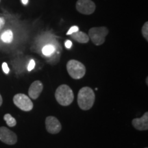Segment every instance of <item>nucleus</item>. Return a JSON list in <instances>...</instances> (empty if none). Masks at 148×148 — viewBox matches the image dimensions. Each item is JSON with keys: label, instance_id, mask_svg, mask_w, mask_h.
Listing matches in <instances>:
<instances>
[{"label": "nucleus", "instance_id": "nucleus-1", "mask_svg": "<svg viewBox=\"0 0 148 148\" xmlns=\"http://www.w3.org/2000/svg\"><path fill=\"white\" fill-rule=\"evenodd\" d=\"M95 95L92 88L85 86L79 90L77 103L82 110H87L92 107L95 102Z\"/></svg>", "mask_w": 148, "mask_h": 148}, {"label": "nucleus", "instance_id": "nucleus-2", "mask_svg": "<svg viewBox=\"0 0 148 148\" xmlns=\"http://www.w3.org/2000/svg\"><path fill=\"white\" fill-rule=\"evenodd\" d=\"M55 97L59 104L63 106H69L73 101V92L68 85L62 84L56 90Z\"/></svg>", "mask_w": 148, "mask_h": 148}, {"label": "nucleus", "instance_id": "nucleus-3", "mask_svg": "<svg viewBox=\"0 0 148 148\" xmlns=\"http://www.w3.org/2000/svg\"><path fill=\"white\" fill-rule=\"evenodd\" d=\"M66 69L70 76L75 79L82 78L86 73L85 66L76 60H70L66 64Z\"/></svg>", "mask_w": 148, "mask_h": 148}, {"label": "nucleus", "instance_id": "nucleus-4", "mask_svg": "<svg viewBox=\"0 0 148 148\" xmlns=\"http://www.w3.org/2000/svg\"><path fill=\"white\" fill-rule=\"evenodd\" d=\"M108 29L106 27H94L88 31V37L95 45H101L105 42Z\"/></svg>", "mask_w": 148, "mask_h": 148}, {"label": "nucleus", "instance_id": "nucleus-5", "mask_svg": "<svg viewBox=\"0 0 148 148\" xmlns=\"http://www.w3.org/2000/svg\"><path fill=\"white\" fill-rule=\"evenodd\" d=\"M13 102L16 106L23 111H30L33 108V103L28 96L18 93L14 96Z\"/></svg>", "mask_w": 148, "mask_h": 148}, {"label": "nucleus", "instance_id": "nucleus-6", "mask_svg": "<svg viewBox=\"0 0 148 148\" xmlns=\"http://www.w3.org/2000/svg\"><path fill=\"white\" fill-rule=\"evenodd\" d=\"M75 7L79 13L86 15L93 13L96 8L95 3L91 0H77Z\"/></svg>", "mask_w": 148, "mask_h": 148}, {"label": "nucleus", "instance_id": "nucleus-7", "mask_svg": "<svg viewBox=\"0 0 148 148\" xmlns=\"http://www.w3.org/2000/svg\"><path fill=\"white\" fill-rule=\"evenodd\" d=\"M0 140L7 145H14L17 142L15 133L6 127H0Z\"/></svg>", "mask_w": 148, "mask_h": 148}, {"label": "nucleus", "instance_id": "nucleus-8", "mask_svg": "<svg viewBox=\"0 0 148 148\" xmlns=\"http://www.w3.org/2000/svg\"><path fill=\"white\" fill-rule=\"evenodd\" d=\"M46 130L49 133L52 134H58L62 129V125L57 118L53 116H49L45 119Z\"/></svg>", "mask_w": 148, "mask_h": 148}, {"label": "nucleus", "instance_id": "nucleus-9", "mask_svg": "<svg viewBox=\"0 0 148 148\" xmlns=\"http://www.w3.org/2000/svg\"><path fill=\"white\" fill-rule=\"evenodd\" d=\"M43 89V85L39 80L34 81L32 83L28 90V95L31 99H36L39 97Z\"/></svg>", "mask_w": 148, "mask_h": 148}, {"label": "nucleus", "instance_id": "nucleus-10", "mask_svg": "<svg viewBox=\"0 0 148 148\" xmlns=\"http://www.w3.org/2000/svg\"><path fill=\"white\" fill-rule=\"evenodd\" d=\"M132 125L138 130H148V112H146L140 118H136L132 121Z\"/></svg>", "mask_w": 148, "mask_h": 148}, {"label": "nucleus", "instance_id": "nucleus-11", "mask_svg": "<svg viewBox=\"0 0 148 148\" xmlns=\"http://www.w3.org/2000/svg\"><path fill=\"white\" fill-rule=\"evenodd\" d=\"M71 37L73 39L76 40L77 42H80V43H86L89 41V37L86 33L83 32H77L73 33V34H71Z\"/></svg>", "mask_w": 148, "mask_h": 148}, {"label": "nucleus", "instance_id": "nucleus-12", "mask_svg": "<svg viewBox=\"0 0 148 148\" xmlns=\"http://www.w3.org/2000/svg\"><path fill=\"white\" fill-rule=\"evenodd\" d=\"M1 39L3 42L5 43H10L13 40V33L10 29L5 31L4 32L1 34Z\"/></svg>", "mask_w": 148, "mask_h": 148}, {"label": "nucleus", "instance_id": "nucleus-13", "mask_svg": "<svg viewBox=\"0 0 148 148\" xmlns=\"http://www.w3.org/2000/svg\"><path fill=\"white\" fill-rule=\"evenodd\" d=\"M3 119H4L5 123H7L8 126L14 127L16 124V119L10 114H5L4 116H3Z\"/></svg>", "mask_w": 148, "mask_h": 148}, {"label": "nucleus", "instance_id": "nucleus-14", "mask_svg": "<svg viewBox=\"0 0 148 148\" xmlns=\"http://www.w3.org/2000/svg\"><path fill=\"white\" fill-rule=\"evenodd\" d=\"M55 47L52 45H47L42 49V53L44 56H50L52 53L54 52Z\"/></svg>", "mask_w": 148, "mask_h": 148}, {"label": "nucleus", "instance_id": "nucleus-15", "mask_svg": "<svg viewBox=\"0 0 148 148\" xmlns=\"http://www.w3.org/2000/svg\"><path fill=\"white\" fill-rule=\"evenodd\" d=\"M142 34H143V36L144 38H145V40H148V23L147 22H145V23H144L143 27H142Z\"/></svg>", "mask_w": 148, "mask_h": 148}, {"label": "nucleus", "instance_id": "nucleus-16", "mask_svg": "<svg viewBox=\"0 0 148 148\" xmlns=\"http://www.w3.org/2000/svg\"><path fill=\"white\" fill-rule=\"evenodd\" d=\"M77 31H79L78 27L74 25V26H72L71 28L69 29V31L66 32V35H71L72 34H73V33L77 32Z\"/></svg>", "mask_w": 148, "mask_h": 148}, {"label": "nucleus", "instance_id": "nucleus-17", "mask_svg": "<svg viewBox=\"0 0 148 148\" xmlns=\"http://www.w3.org/2000/svg\"><path fill=\"white\" fill-rule=\"evenodd\" d=\"M35 66V62L34 60H31L29 61L28 65H27V70H28V71H31L32 70L34 69Z\"/></svg>", "mask_w": 148, "mask_h": 148}, {"label": "nucleus", "instance_id": "nucleus-18", "mask_svg": "<svg viewBox=\"0 0 148 148\" xmlns=\"http://www.w3.org/2000/svg\"><path fill=\"white\" fill-rule=\"evenodd\" d=\"M2 69L5 74H8L9 73V71H10L8 64H7L6 62H3L2 64Z\"/></svg>", "mask_w": 148, "mask_h": 148}, {"label": "nucleus", "instance_id": "nucleus-19", "mask_svg": "<svg viewBox=\"0 0 148 148\" xmlns=\"http://www.w3.org/2000/svg\"><path fill=\"white\" fill-rule=\"evenodd\" d=\"M64 45H65V47L67 48V49H70L72 46V42L69 40H66V41L65 42V43H64Z\"/></svg>", "mask_w": 148, "mask_h": 148}, {"label": "nucleus", "instance_id": "nucleus-20", "mask_svg": "<svg viewBox=\"0 0 148 148\" xmlns=\"http://www.w3.org/2000/svg\"><path fill=\"white\" fill-rule=\"evenodd\" d=\"M4 23H5L4 19H3V18L0 17V28H1V27H2L3 25H4Z\"/></svg>", "mask_w": 148, "mask_h": 148}, {"label": "nucleus", "instance_id": "nucleus-21", "mask_svg": "<svg viewBox=\"0 0 148 148\" xmlns=\"http://www.w3.org/2000/svg\"><path fill=\"white\" fill-rule=\"evenodd\" d=\"M21 2L23 5H27L28 3V0H21Z\"/></svg>", "mask_w": 148, "mask_h": 148}, {"label": "nucleus", "instance_id": "nucleus-22", "mask_svg": "<svg viewBox=\"0 0 148 148\" xmlns=\"http://www.w3.org/2000/svg\"><path fill=\"white\" fill-rule=\"evenodd\" d=\"M2 102H3V99H2V97H1V94H0V106H1V104H2Z\"/></svg>", "mask_w": 148, "mask_h": 148}, {"label": "nucleus", "instance_id": "nucleus-23", "mask_svg": "<svg viewBox=\"0 0 148 148\" xmlns=\"http://www.w3.org/2000/svg\"><path fill=\"white\" fill-rule=\"evenodd\" d=\"M145 148H147V147H145Z\"/></svg>", "mask_w": 148, "mask_h": 148}, {"label": "nucleus", "instance_id": "nucleus-24", "mask_svg": "<svg viewBox=\"0 0 148 148\" xmlns=\"http://www.w3.org/2000/svg\"><path fill=\"white\" fill-rule=\"evenodd\" d=\"M0 1H1V0H0Z\"/></svg>", "mask_w": 148, "mask_h": 148}]
</instances>
